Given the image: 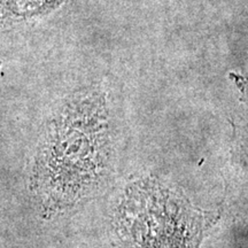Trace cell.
Segmentation results:
<instances>
[{
    "instance_id": "obj_1",
    "label": "cell",
    "mask_w": 248,
    "mask_h": 248,
    "mask_svg": "<svg viewBox=\"0 0 248 248\" xmlns=\"http://www.w3.org/2000/svg\"><path fill=\"white\" fill-rule=\"evenodd\" d=\"M121 128L101 86L73 92L46 121L29 173L44 218L66 215L101 197L115 182Z\"/></svg>"
},
{
    "instance_id": "obj_2",
    "label": "cell",
    "mask_w": 248,
    "mask_h": 248,
    "mask_svg": "<svg viewBox=\"0 0 248 248\" xmlns=\"http://www.w3.org/2000/svg\"><path fill=\"white\" fill-rule=\"evenodd\" d=\"M217 216L155 176L135 179L117 198L111 226L122 248H201Z\"/></svg>"
},
{
    "instance_id": "obj_3",
    "label": "cell",
    "mask_w": 248,
    "mask_h": 248,
    "mask_svg": "<svg viewBox=\"0 0 248 248\" xmlns=\"http://www.w3.org/2000/svg\"><path fill=\"white\" fill-rule=\"evenodd\" d=\"M67 0H0V32L51 14Z\"/></svg>"
}]
</instances>
